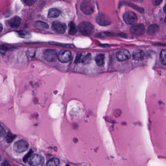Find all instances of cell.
<instances>
[{"instance_id": "cell-1", "label": "cell", "mask_w": 166, "mask_h": 166, "mask_svg": "<svg viewBox=\"0 0 166 166\" xmlns=\"http://www.w3.org/2000/svg\"><path fill=\"white\" fill-rule=\"evenodd\" d=\"M78 29L80 33L84 36H90L94 32V26L89 22H83L78 25Z\"/></svg>"}, {"instance_id": "cell-2", "label": "cell", "mask_w": 166, "mask_h": 166, "mask_svg": "<svg viewBox=\"0 0 166 166\" xmlns=\"http://www.w3.org/2000/svg\"><path fill=\"white\" fill-rule=\"evenodd\" d=\"M81 11L86 15H91L94 12V6L92 1L88 0L84 1L80 6Z\"/></svg>"}, {"instance_id": "cell-3", "label": "cell", "mask_w": 166, "mask_h": 166, "mask_svg": "<svg viewBox=\"0 0 166 166\" xmlns=\"http://www.w3.org/2000/svg\"><path fill=\"white\" fill-rule=\"evenodd\" d=\"M28 146L29 144L28 142L23 140H19L16 142L13 145V150L16 152L22 153L28 150Z\"/></svg>"}, {"instance_id": "cell-4", "label": "cell", "mask_w": 166, "mask_h": 166, "mask_svg": "<svg viewBox=\"0 0 166 166\" xmlns=\"http://www.w3.org/2000/svg\"><path fill=\"white\" fill-rule=\"evenodd\" d=\"M58 52L56 50L48 49L45 50L43 52V57L44 59L47 60V62H54L58 58Z\"/></svg>"}, {"instance_id": "cell-5", "label": "cell", "mask_w": 166, "mask_h": 166, "mask_svg": "<svg viewBox=\"0 0 166 166\" xmlns=\"http://www.w3.org/2000/svg\"><path fill=\"white\" fill-rule=\"evenodd\" d=\"M124 21L129 25H134L137 21V17L135 13L132 11H128L124 14Z\"/></svg>"}, {"instance_id": "cell-6", "label": "cell", "mask_w": 166, "mask_h": 166, "mask_svg": "<svg viewBox=\"0 0 166 166\" xmlns=\"http://www.w3.org/2000/svg\"><path fill=\"white\" fill-rule=\"evenodd\" d=\"M43 161L42 157L38 154H32L28 159V163L30 166H38L43 163Z\"/></svg>"}, {"instance_id": "cell-7", "label": "cell", "mask_w": 166, "mask_h": 166, "mask_svg": "<svg viewBox=\"0 0 166 166\" xmlns=\"http://www.w3.org/2000/svg\"><path fill=\"white\" fill-rule=\"evenodd\" d=\"M71 57V52L70 51L63 50L59 52L58 55V59L62 63H66L70 61Z\"/></svg>"}, {"instance_id": "cell-8", "label": "cell", "mask_w": 166, "mask_h": 166, "mask_svg": "<svg viewBox=\"0 0 166 166\" xmlns=\"http://www.w3.org/2000/svg\"><path fill=\"white\" fill-rule=\"evenodd\" d=\"M130 32L133 34L140 36L144 34L145 28L142 24H137L132 26L130 28Z\"/></svg>"}, {"instance_id": "cell-9", "label": "cell", "mask_w": 166, "mask_h": 166, "mask_svg": "<svg viewBox=\"0 0 166 166\" xmlns=\"http://www.w3.org/2000/svg\"><path fill=\"white\" fill-rule=\"evenodd\" d=\"M92 59V55L90 53L78 54L75 62L77 63H88Z\"/></svg>"}, {"instance_id": "cell-10", "label": "cell", "mask_w": 166, "mask_h": 166, "mask_svg": "<svg viewBox=\"0 0 166 166\" xmlns=\"http://www.w3.org/2000/svg\"><path fill=\"white\" fill-rule=\"evenodd\" d=\"M96 22L97 23L101 26H107L111 24V21L108 16L104 14H99L96 18Z\"/></svg>"}, {"instance_id": "cell-11", "label": "cell", "mask_w": 166, "mask_h": 166, "mask_svg": "<svg viewBox=\"0 0 166 166\" xmlns=\"http://www.w3.org/2000/svg\"><path fill=\"white\" fill-rule=\"evenodd\" d=\"M52 28L54 31L59 34L65 33L66 30V25L65 23L55 22L52 25Z\"/></svg>"}, {"instance_id": "cell-12", "label": "cell", "mask_w": 166, "mask_h": 166, "mask_svg": "<svg viewBox=\"0 0 166 166\" xmlns=\"http://www.w3.org/2000/svg\"><path fill=\"white\" fill-rule=\"evenodd\" d=\"M116 56L118 61L123 62L129 59L130 58V55L127 50L123 49L118 51L117 53Z\"/></svg>"}, {"instance_id": "cell-13", "label": "cell", "mask_w": 166, "mask_h": 166, "mask_svg": "<svg viewBox=\"0 0 166 166\" xmlns=\"http://www.w3.org/2000/svg\"><path fill=\"white\" fill-rule=\"evenodd\" d=\"M21 22V18L17 16L12 17L8 22V25L12 28H18L20 26Z\"/></svg>"}, {"instance_id": "cell-14", "label": "cell", "mask_w": 166, "mask_h": 166, "mask_svg": "<svg viewBox=\"0 0 166 166\" xmlns=\"http://www.w3.org/2000/svg\"><path fill=\"white\" fill-rule=\"evenodd\" d=\"M145 53L141 50H136L133 54V59L136 60H142L145 58Z\"/></svg>"}, {"instance_id": "cell-15", "label": "cell", "mask_w": 166, "mask_h": 166, "mask_svg": "<svg viewBox=\"0 0 166 166\" xmlns=\"http://www.w3.org/2000/svg\"><path fill=\"white\" fill-rule=\"evenodd\" d=\"M159 27L157 24H153L150 25L147 29V34L149 35H153L159 31Z\"/></svg>"}, {"instance_id": "cell-16", "label": "cell", "mask_w": 166, "mask_h": 166, "mask_svg": "<svg viewBox=\"0 0 166 166\" xmlns=\"http://www.w3.org/2000/svg\"><path fill=\"white\" fill-rule=\"evenodd\" d=\"M60 14V11L59 10L54 8L49 10L48 12V16L49 18H55L59 16Z\"/></svg>"}, {"instance_id": "cell-17", "label": "cell", "mask_w": 166, "mask_h": 166, "mask_svg": "<svg viewBox=\"0 0 166 166\" xmlns=\"http://www.w3.org/2000/svg\"><path fill=\"white\" fill-rule=\"evenodd\" d=\"M105 56L103 54H99L95 58V62L98 66H101L104 63Z\"/></svg>"}, {"instance_id": "cell-18", "label": "cell", "mask_w": 166, "mask_h": 166, "mask_svg": "<svg viewBox=\"0 0 166 166\" xmlns=\"http://www.w3.org/2000/svg\"><path fill=\"white\" fill-rule=\"evenodd\" d=\"M69 29L68 33L69 34L74 35L77 33L78 31V28L75 23L73 22H70L69 25Z\"/></svg>"}, {"instance_id": "cell-19", "label": "cell", "mask_w": 166, "mask_h": 166, "mask_svg": "<svg viewBox=\"0 0 166 166\" xmlns=\"http://www.w3.org/2000/svg\"><path fill=\"white\" fill-rule=\"evenodd\" d=\"M59 159L56 158H52L50 159L47 162V166H59Z\"/></svg>"}, {"instance_id": "cell-20", "label": "cell", "mask_w": 166, "mask_h": 166, "mask_svg": "<svg viewBox=\"0 0 166 166\" xmlns=\"http://www.w3.org/2000/svg\"><path fill=\"white\" fill-rule=\"evenodd\" d=\"M36 26L39 29H47L49 28V25L46 22H43L41 21H38L35 23Z\"/></svg>"}, {"instance_id": "cell-21", "label": "cell", "mask_w": 166, "mask_h": 166, "mask_svg": "<svg viewBox=\"0 0 166 166\" xmlns=\"http://www.w3.org/2000/svg\"><path fill=\"white\" fill-rule=\"evenodd\" d=\"M20 37L23 38H29L31 37V34L29 32L26 30H20L17 32Z\"/></svg>"}, {"instance_id": "cell-22", "label": "cell", "mask_w": 166, "mask_h": 166, "mask_svg": "<svg viewBox=\"0 0 166 166\" xmlns=\"http://www.w3.org/2000/svg\"><path fill=\"white\" fill-rule=\"evenodd\" d=\"M161 61L164 65H166V50H162L160 53Z\"/></svg>"}, {"instance_id": "cell-23", "label": "cell", "mask_w": 166, "mask_h": 166, "mask_svg": "<svg viewBox=\"0 0 166 166\" xmlns=\"http://www.w3.org/2000/svg\"><path fill=\"white\" fill-rule=\"evenodd\" d=\"M15 137V136H14V135H12L11 133H8L7 136V137H6V140H7V142H8L9 143H10L13 140H14Z\"/></svg>"}, {"instance_id": "cell-24", "label": "cell", "mask_w": 166, "mask_h": 166, "mask_svg": "<svg viewBox=\"0 0 166 166\" xmlns=\"http://www.w3.org/2000/svg\"><path fill=\"white\" fill-rule=\"evenodd\" d=\"M32 151H30V152H28V154H27V155H25L24 158H23V160L25 161V162H26V161H28V159H29V157H30V156L32 154Z\"/></svg>"}, {"instance_id": "cell-25", "label": "cell", "mask_w": 166, "mask_h": 166, "mask_svg": "<svg viewBox=\"0 0 166 166\" xmlns=\"http://www.w3.org/2000/svg\"><path fill=\"white\" fill-rule=\"evenodd\" d=\"M162 2V1H161V0H154V1H152V3L155 6L159 5Z\"/></svg>"}, {"instance_id": "cell-26", "label": "cell", "mask_w": 166, "mask_h": 166, "mask_svg": "<svg viewBox=\"0 0 166 166\" xmlns=\"http://www.w3.org/2000/svg\"><path fill=\"white\" fill-rule=\"evenodd\" d=\"M24 2H25L26 4H28V5H29V6H31L32 4H33L35 2V1H33V0H31V1H29V0H28V1H25Z\"/></svg>"}, {"instance_id": "cell-27", "label": "cell", "mask_w": 166, "mask_h": 166, "mask_svg": "<svg viewBox=\"0 0 166 166\" xmlns=\"http://www.w3.org/2000/svg\"><path fill=\"white\" fill-rule=\"evenodd\" d=\"M4 134H5V130L1 126V136L4 135Z\"/></svg>"}, {"instance_id": "cell-28", "label": "cell", "mask_w": 166, "mask_h": 166, "mask_svg": "<svg viewBox=\"0 0 166 166\" xmlns=\"http://www.w3.org/2000/svg\"><path fill=\"white\" fill-rule=\"evenodd\" d=\"M3 166H11L9 164L8 162H4V165Z\"/></svg>"}, {"instance_id": "cell-29", "label": "cell", "mask_w": 166, "mask_h": 166, "mask_svg": "<svg viewBox=\"0 0 166 166\" xmlns=\"http://www.w3.org/2000/svg\"><path fill=\"white\" fill-rule=\"evenodd\" d=\"M163 10L164 11V12H165V13H166V5H165V6H164V7Z\"/></svg>"}, {"instance_id": "cell-30", "label": "cell", "mask_w": 166, "mask_h": 166, "mask_svg": "<svg viewBox=\"0 0 166 166\" xmlns=\"http://www.w3.org/2000/svg\"><path fill=\"white\" fill-rule=\"evenodd\" d=\"M1 31H2V29H3V26H2V25H1Z\"/></svg>"}, {"instance_id": "cell-31", "label": "cell", "mask_w": 166, "mask_h": 166, "mask_svg": "<svg viewBox=\"0 0 166 166\" xmlns=\"http://www.w3.org/2000/svg\"><path fill=\"white\" fill-rule=\"evenodd\" d=\"M165 22H166V18H165Z\"/></svg>"}, {"instance_id": "cell-32", "label": "cell", "mask_w": 166, "mask_h": 166, "mask_svg": "<svg viewBox=\"0 0 166 166\" xmlns=\"http://www.w3.org/2000/svg\"><path fill=\"white\" fill-rule=\"evenodd\" d=\"M66 166H70V165H66Z\"/></svg>"}]
</instances>
